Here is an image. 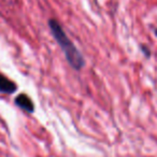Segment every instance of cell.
Wrapping results in <instances>:
<instances>
[{
  "label": "cell",
  "mask_w": 157,
  "mask_h": 157,
  "mask_svg": "<svg viewBox=\"0 0 157 157\" xmlns=\"http://www.w3.org/2000/svg\"><path fill=\"white\" fill-rule=\"evenodd\" d=\"M48 27H50L53 37L55 38L57 43L63 50L69 65L76 70L82 69L85 65V60H84L80 51L75 48V45L72 43L71 40L67 37L60 24L56 20H50L48 21Z\"/></svg>",
  "instance_id": "1"
},
{
  "label": "cell",
  "mask_w": 157,
  "mask_h": 157,
  "mask_svg": "<svg viewBox=\"0 0 157 157\" xmlns=\"http://www.w3.org/2000/svg\"><path fill=\"white\" fill-rule=\"evenodd\" d=\"M15 103L21 108V109L28 112V113H33V110H35L33 101H31V99L29 98L27 95H24V94L18 95V96L15 98Z\"/></svg>",
  "instance_id": "2"
},
{
  "label": "cell",
  "mask_w": 157,
  "mask_h": 157,
  "mask_svg": "<svg viewBox=\"0 0 157 157\" xmlns=\"http://www.w3.org/2000/svg\"><path fill=\"white\" fill-rule=\"evenodd\" d=\"M16 90V85L14 82L0 73V92L5 94H13Z\"/></svg>",
  "instance_id": "3"
},
{
  "label": "cell",
  "mask_w": 157,
  "mask_h": 157,
  "mask_svg": "<svg viewBox=\"0 0 157 157\" xmlns=\"http://www.w3.org/2000/svg\"><path fill=\"white\" fill-rule=\"evenodd\" d=\"M155 35L157 36V29H156V30H155Z\"/></svg>",
  "instance_id": "4"
}]
</instances>
